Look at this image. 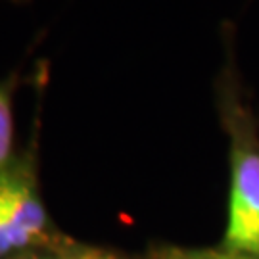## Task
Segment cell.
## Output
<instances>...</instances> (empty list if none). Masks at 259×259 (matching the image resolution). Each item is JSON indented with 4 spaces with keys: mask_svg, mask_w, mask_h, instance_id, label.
Listing matches in <instances>:
<instances>
[{
    "mask_svg": "<svg viewBox=\"0 0 259 259\" xmlns=\"http://www.w3.org/2000/svg\"><path fill=\"white\" fill-rule=\"evenodd\" d=\"M50 234L31 156L14 159L0 173V259L42 244Z\"/></svg>",
    "mask_w": 259,
    "mask_h": 259,
    "instance_id": "cell-2",
    "label": "cell"
},
{
    "mask_svg": "<svg viewBox=\"0 0 259 259\" xmlns=\"http://www.w3.org/2000/svg\"><path fill=\"white\" fill-rule=\"evenodd\" d=\"M154 259H259V255L217 248H185V246H159L154 250Z\"/></svg>",
    "mask_w": 259,
    "mask_h": 259,
    "instance_id": "cell-4",
    "label": "cell"
},
{
    "mask_svg": "<svg viewBox=\"0 0 259 259\" xmlns=\"http://www.w3.org/2000/svg\"><path fill=\"white\" fill-rule=\"evenodd\" d=\"M18 73L0 81V173L14 161V96Z\"/></svg>",
    "mask_w": 259,
    "mask_h": 259,
    "instance_id": "cell-3",
    "label": "cell"
},
{
    "mask_svg": "<svg viewBox=\"0 0 259 259\" xmlns=\"http://www.w3.org/2000/svg\"><path fill=\"white\" fill-rule=\"evenodd\" d=\"M19 259H58V257H35V255H31V257H19ZM60 259H65V257H60Z\"/></svg>",
    "mask_w": 259,
    "mask_h": 259,
    "instance_id": "cell-6",
    "label": "cell"
},
{
    "mask_svg": "<svg viewBox=\"0 0 259 259\" xmlns=\"http://www.w3.org/2000/svg\"><path fill=\"white\" fill-rule=\"evenodd\" d=\"M65 259H127L123 255H117L113 251L106 250H94V248H84V250H77Z\"/></svg>",
    "mask_w": 259,
    "mask_h": 259,
    "instance_id": "cell-5",
    "label": "cell"
},
{
    "mask_svg": "<svg viewBox=\"0 0 259 259\" xmlns=\"http://www.w3.org/2000/svg\"><path fill=\"white\" fill-rule=\"evenodd\" d=\"M219 102L231 142L229 213L221 248L259 255V133L231 73H225Z\"/></svg>",
    "mask_w": 259,
    "mask_h": 259,
    "instance_id": "cell-1",
    "label": "cell"
}]
</instances>
